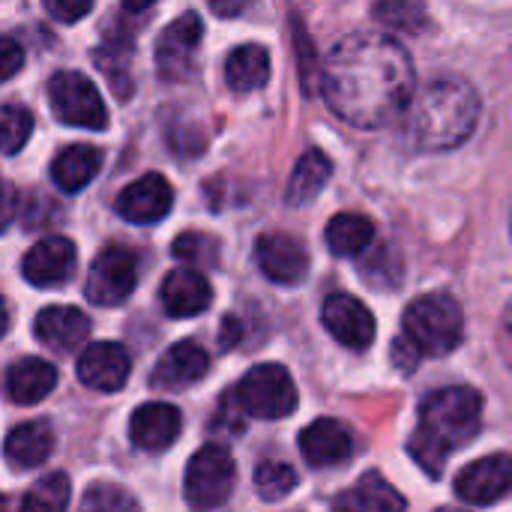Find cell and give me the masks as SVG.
<instances>
[{
	"label": "cell",
	"mask_w": 512,
	"mask_h": 512,
	"mask_svg": "<svg viewBox=\"0 0 512 512\" xmlns=\"http://www.w3.org/2000/svg\"><path fill=\"white\" fill-rule=\"evenodd\" d=\"M237 483V465L219 444L201 447L186 468V501L198 510L222 507Z\"/></svg>",
	"instance_id": "cell-7"
},
{
	"label": "cell",
	"mask_w": 512,
	"mask_h": 512,
	"mask_svg": "<svg viewBox=\"0 0 512 512\" xmlns=\"http://www.w3.org/2000/svg\"><path fill=\"white\" fill-rule=\"evenodd\" d=\"M3 507H6V498H0V510H3Z\"/></svg>",
	"instance_id": "cell-41"
},
{
	"label": "cell",
	"mask_w": 512,
	"mask_h": 512,
	"mask_svg": "<svg viewBox=\"0 0 512 512\" xmlns=\"http://www.w3.org/2000/svg\"><path fill=\"white\" fill-rule=\"evenodd\" d=\"M375 18L384 27L405 30V33H420L429 24L423 0H378L375 3Z\"/></svg>",
	"instance_id": "cell-28"
},
{
	"label": "cell",
	"mask_w": 512,
	"mask_h": 512,
	"mask_svg": "<svg viewBox=\"0 0 512 512\" xmlns=\"http://www.w3.org/2000/svg\"><path fill=\"white\" fill-rule=\"evenodd\" d=\"M321 318L327 333L351 351H366L375 342V318L357 297L348 294L327 297Z\"/></svg>",
	"instance_id": "cell-10"
},
{
	"label": "cell",
	"mask_w": 512,
	"mask_h": 512,
	"mask_svg": "<svg viewBox=\"0 0 512 512\" xmlns=\"http://www.w3.org/2000/svg\"><path fill=\"white\" fill-rule=\"evenodd\" d=\"M129 354L117 342H93L78 357V381L99 393H117L129 378Z\"/></svg>",
	"instance_id": "cell-14"
},
{
	"label": "cell",
	"mask_w": 512,
	"mask_h": 512,
	"mask_svg": "<svg viewBox=\"0 0 512 512\" xmlns=\"http://www.w3.org/2000/svg\"><path fill=\"white\" fill-rule=\"evenodd\" d=\"M69 504V477L54 471V474H45L21 501L24 510L33 512H57Z\"/></svg>",
	"instance_id": "cell-29"
},
{
	"label": "cell",
	"mask_w": 512,
	"mask_h": 512,
	"mask_svg": "<svg viewBox=\"0 0 512 512\" xmlns=\"http://www.w3.org/2000/svg\"><path fill=\"white\" fill-rule=\"evenodd\" d=\"M156 0H123V6L129 9V12H144L147 6H153Z\"/></svg>",
	"instance_id": "cell-39"
},
{
	"label": "cell",
	"mask_w": 512,
	"mask_h": 512,
	"mask_svg": "<svg viewBox=\"0 0 512 512\" xmlns=\"http://www.w3.org/2000/svg\"><path fill=\"white\" fill-rule=\"evenodd\" d=\"M300 453L312 468H333L354 453V435L330 417L309 423L300 432Z\"/></svg>",
	"instance_id": "cell-17"
},
{
	"label": "cell",
	"mask_w": 512,
	"mask_h": 512,
	"mask_svg": "<svg viewBox=\"0 0 512 512\" xmlns=\"http://www.w3.org/2000/svg\"><path fill=\"white\" fill-rule=\"evenodd\" d=\"M393 360L399 363V369H402V372H414V366L420 363V354H417L405 339H399V342H396V348H393Z\"/></svg>",
	"instance_id": "cell-36"
},
{
	"label": "cell",
	"mask_w": 512,
	"mask_h": 512,
	"mask_svg": "<svg viewBox=\"0 0 512 512\" xmlns=\"http://www.w3.org/2000/svg\"><path fill=\"white\" fill-rule=\"evenodd\" d=\"M261 273L276 285H297L309 273V252L291 234H261L255 243Z\"/></svg>",
	"instance_id": "cell-11"
},
{
	"label": "cell",
	"mask_w": 512,
	"mask_h": 512,
	"mask_svg": "<svg viewBox=\"0 0 512 512\" xmlns=\"http://www.w3.org/2000/svg\"><path fill=\"white\" fill-rule=\"evenodd\" d=\"M174 258L189 261V264H201V267H213L219 258V243L210 234L201 231H186L174 240Z\"/></svg>",
	"instance_id": "cell-32"
},
{
	"label": "cell",
	"mask_w": 512,
	"mask_h": 512,
	"mask_svg": "<svg viewBox=\"0 0 512 512\" xmlns=\"http://www.w3.org/2000/svg\"><path fill=\"white\" fill-rule=\"evenodd\" d=\"M48 99L51 111L60 123L81 126V129H105L108 126V108L96 90V84L81 72H57L48 81Z\"/></svg>",
	"instance_id": "cell-6"
},
{
	"label": "cell",
	"mask_w": 512,
	"mask_h": 512,
	"mask_svg": "<svg viewBox=\"0 0 512 512\" xmlns=\"http://www.w3.org/2000/svg\"><path fill=\"white\" fill-rule=\"evenodd\" d=\"M102 168V153L90 144H72L51 162V180L63 192H81Z\"/></svg>",
	"instance_id": "cell-23"
},
{
	"label": "cell",
	"mask_w": 512,
	"mask_h": 512,
	"mask_svg": "<svg viewBox=\"0 0 512 512\" xmlns=\"http://www.w3.org/2000/svg\"><path fill=\"white\" fill-rule=\"evenodd\" d=\"M138 282V252L129 246H105L87 273V300L96 306H120Z\"/></svg>",
	"instance_id": "cell-8"
},
{
	"label": "cell",
	"mask_w": 512,
	"mask_h": 512,
	"mask_svg": "<svg viewBox=\"0 0 512 512\" xmlns=\"http://www.w3.org/2000/svg\"><path fill=\"white\" fill-rule=\"evenodd\" d=\"M207 366H210V357L198 342H192V339L177 342L156 363L153 387H162V390L189 387V384H195V381H201L207 375Z\"/></svg>",
	"instance_id": "cell-20"
},
{
	"label": "cell",
	"mask_w": 512,
	"mask_h": 512,
	"mask_svg": "<svg viewBox=\"0 0 512 512\" xmlns=\"http://www.w3.org/2000/svg\"><path fill=\"white\" fill-rule=\"evenodd\" d=\"M36 339L60 354H72L90 336V318L75 306H48L36 315Z\"/></svg>",
	"instance_id": "cell-18"
},
{
	"label": "cell",
	"mask_w": 512,
	"mask_h": 512,
	"mask_svg": "<svg viewBox=\"0 0 512 512\" xmlns=\"http://www.w3.org/2000/svg\"><path fill=\"white\" fill-rule=\"evenodd\" d=\"M252 0H210V9L222 18H237Z\"/></svg>",
	"instance_id": "cell-38"
},
{
	"label": "cell",
	"mask_w": 512,
	"mask_h": 512,
	"mask_svg": "<svg viewBox=\"0 0 512 512\" xmlns=\"http://www.w3.org/2000/svg\"><path fill=\"white\" fill-rule=\"evenodd\" d=\"M318 87L336 117L357 129H381L408 111L417 75L408 51L381 33H354L318 66Z\"/></svg>",
	"instance_id": "cell-1"
},
{
	"label": "cell",
	"mask_w": 512,
	"mask_h": 512,
	"mask_svg": "<svg viewBox=\"0 0 512 512\" xmlns=\"http://www.w3.org/2000/svg\"><path fill=\"white\" fill-rule=\"evenodd\" d=\"M87 510H135L138 504L117 486H96L87 492V498L81 501Z\"/></svg>",
	"instance_id": "cell-33"
},
{
	"label": "cell",
	"mask_w": 512,
	"mask_h": 512,
	"mask_svg": "<svg viewBox=\"0 0 512 512\" xmlns=\"http://www.w3.org/2000/svg\"><path fill=\"white\" fill-rule=\"evenodd\" d=\"M201 42V18L195 12L171 21L156 42V66L165 81H183L195 66V51Z\"/></svg>",
	"instance_id": "cell-9"
},
{
	"label": "cell",
	"mask_w": 512,
	"mask_h": 512,
	"mask_svg": "<svg viewBox=\"0 0 512 512\" xmlns=\"http://www.w3.org/2000/svg\"><path fill=\"white\" fill-rule=\"evenodd\" d=\"M54 387H57V369L39 357H24L6 372V396L15 405H36Z\"/></svg>",
	"instance_id": "cell-21"
},
{
	"label": "cell",
	"mask_w": 512,
	"mask_h": 512,
	"mask_svg": "<svg viewBox=\"0 0 512 512\" xmlns=\"http://www.w3.org/2000/svg\"><path fill=\"white\" fill-rule=\"evenodd\" d=\"M30 132H33V114L24 105L18 102L0 105V150L6 156L18 153L27 144Z\"/></svg>",
	"instance_id": "cell-30"
},
{
	"label": "cell",
	"mask_w": 512,
	"mask_h": 512,
	"mask_svg": "<svg viewBox=\"0 0 512 512\" xmlns=\"http://www.w3.org/2000/svg\"><path fill=\"white\" fill-rule=\"evenodd\" d=\"M54 447V435L51 426L45 420H33V423H21L15 426L6 441H3V456L15 471H30L36 465H42L51 456Z\"/></svg>",
	"instance_id": "cell-22"
},
{
	"label": "cell",
	"mask_w": 512,
	"mask_h": 512,
	"mask_svg": "<svg viewBox=\"0 0 512 512\" xmlns=\"http://www.w3.org/2000/svg\"><path fill=\"white\" fill-rule=\"evenodd\" d=\"M6 330H9V315H6V303L0 297V339L6 336Z\"/></svg>",
	"instance_id": "cell-40"
},
{
	"label": "cell",
	"mask_w": 512,
	"mask_h": 512,
	"mask_svg": "<svg viewBox=\"0 0 512 512\" xmlns=\"http://www.w3.org/2000/svg\"><path fill=\"white\" fill-rule=\"evenodd\" d=\"M15 207H18V201H15V189H12V186H6V183H0V231L12 222Z\"/></svg>",
	"instance_id": "cell-37"
},
{
	"label": "cell",
	"mask_w": 512,
	"mask_h": 512,
	"mask_svg": "<svg viewBox=\"0 0 512 512\" xmlns=\"http://www.w3.org/2000/svg\"><path fill=\"white\" fill-rule=\"evenodd\" d=\"M483 423V399L471 387H447L420 405V426L411 438V456L429 477H441L447 459L471 444Z\"/></svg>",
	"instance_id": "cell-2"
},
{
	"label": "cell",
	"mask_w": 512,
	"mask_h": 512,
	"mask_svg": "<svg viewBox=\"0 0 512 512\" xmlns=\"http://www.w3.org/2000/svg\"><path fill=\"white\" fill-rule=\"evenodd\" d=\"M48 15L54 21H63V24H72L78 18H84L93 6V0H42Z\"/></svg>",
	"instance_id": "cell-34"
},
{
	"label": "cell",
	"mask_w": 512,
	"mask_h": 512,
	"mask_svg": "<svg viewBox=\"0 0 512 512\" xmlns=\"http://www.w3.org/2000/svg\"><path fill=\"white\" fill-rule=\"evenodd\" d=\"M240 411L255 420H285L297 408V387L285 366L279 363H261L249 369L237 390H231Z\"/></svg>",
	"instance_id": "cell-5"
},
{
	"label": "cell",
	"mask_w": 512,
	"mask_h": 512,
	"mask_svg": "<svg viewBox=\"0 0 512 512\" xmlns=\"http://www.w3.org/2000/svg\"><path fill=\"white\" fill-rule=\"evenodd\" d=\"M333 174V162L321 153V150H309L300 156V162L294 165V174L288 180V204L300 207V204H309L324 186H327V177Z\"/></svg>",
	"instance_id": "cell-27"
},
{
	"label": "cell",
	"mask_w": 512,
	"mask_h": 512,
	"mask_svg": "<svg viewBox=\"0 0 512 512\" xmlns=\"http://www.w3.org/2000/svg\"><path fill=\"white\" fill-rule=\"evenodd\" d=\"M510 480V456H507V453H498V456L471 462V465L456 477V495H459L465 504L489 507V504L501 501V498L510 492Z\"/></svg>",
	"instance_id": "cell-12"
},
{
	"label": "cell",
	"mask_w": 512,
	"mask_h": 512,
	"mask_svg": "<svg viewBox=\"0 0 512 512\" xmlns=\"http://www.w3.org/2000/svg\"><path fill=\"white\" fill-rule=\"evenodd\" d=\"M183 429V417L168 402H150L141 405L129 420V438L144 453H162L168 450Z\"/></svg>",
	"instance_id": "cell-16"
},
{
	"label": "cell",
	"mask_w": 512,
	"mask_h": 512,
	"mask_svg": "<svg viewBox=\"0 0 512 512\" xmlns=\"http://www.w3.org/2000/svg\"><path fill=\"white\" fill-rule=\"evenodd\" d=\"M225 81L234 93L261 90L270 81V54L264 45H240L225 60Z\"/></svg>",
	"instance_id": "cell-25"
},
{
	"label": "cell",
	"mask_w": 512,
	"mask_h": 512,
	"mask_svg": "<svg viewBox=\"0 0 512 512\" xmlns=\"http://www.w3.org/2000/svg\"><path fill=\"white\" fill-rule=\"evenodd\" d=\"M336 510H357V512H399L405 510V498L375 471L357 480V486L333 501Z\"/></svg>",
	"instance_id": "cell-24"
},
{
	"label": "cell",
	"mask_w": 512,
	"mask_h": 512,
	"mask_svg": "<svg viewBox=\"0 0 512 512\" xmlns=\"http://www.w3.org/2000/svg\"><path fill=\"white\" fill-rule=\"evenodd\" d=\"M411 132L423 150H453L480 120V96L462 78H438L408 102Z\"/></svg>",
	"instance_id": "cell-3"
},
{
	"label": "cell",
	"mask_w": 512,
	"mask_h": 512,
	"mask_svg": "<svg viewBox=\"0 0 512 512\" xmlns=\"http://www.w3.org/2000/svg\"><path fill=\"white\" fill-rule=\"evenodd\" d=\"M24 66V51L15 39L9 36H0V84L9 81L12 75H18Z\"/></svg>",
	"instance_id": "cell-35"
},
{
	"label": "cell",
	"mask_w": 512,
	"mask_h": 512,
	"mask_svg": "<svg viewBox=\"0 0 512 512\" xmlns=\"http://www.w3.org/2000/svg\"><path fill=\"white\" fill-rule=\"evenodd\" d=\"M324 240L336 258H354L363 255L375 240V225L363 213H339L330 219Z\"/></svg>",
	"instance_id": "cell-26"
},
{
	"label": "cell",
	"mask_w": 512,
	"mask_h": 512,
	"mask_svg": "<svg viewBox=\"0 0 512 512\" xmlns=\"http://www.w3.org/2000/svg\"><path fill=\"white\" fill-rule=\"evenodd\" d=\"M213 303V288L198 270H174L162 282V306L171 318H195Z\"/></svg>",
	"instance_id": "cell-19"
},
{
	"label": "cell",
	"mask_w": 512,
	"mask_h": 512,
	"mask_svg": "<svg viewBox=\"0 0 512 512\" xmlns=\"http://www.w3.org/2000/svg\"><path fill=\"white\" fill-rule=\"evenodd\" d=\"M297 489V474L285 462H264L255 471V492L261 501H282Z\"/></svg>",
	"instance_id": "cell-31"
},
{
	"label": "cell",
	"mask_w": 512,
	"mask_h": 512,
	"mask_svg": "<svg viewBox=\"0 0 512 512\" xmlns=\"http://www.w3.org/2000/svg\"><path fill=\"white\" fill-rule=\"evenodd\" d=\"M405 342L420 357H444L462 342V309L453 297L429 294L405 309Z\"/></svg>",
	"instance_id": "cell-4"
},
{
	"label": "cell",
	"mask_w": 512,
	"mask_h": 512,
	"mask_svg": "<svg viewBox=\"0 0 512 512\" xmlns=\"http://www.w3.org/2000/svg\"><path fill=\"white\" fill-rule=\"evenodd\" d=\"M174 189L162 174H144L117 195V213L135 225H153L171 213Z\"/></svg>",
	"instance_id": "cell-13"
},
{
	"label": "cell",
	"mask_w": 512,
	"mask_h": 512,
	"mask_svg": "<svg viewBox=\"0 0 512 512\" xmlns=\"http://www.w3.org/2000/svg\"><path fill=\"white\" fill-rule=\"evenodd\" d=\"M21 273L36 288H57L75 273V246L66 237L39 240L21 261Z\"/></svg>",
	"instance_id": "cell-15"
}]
</instances>
